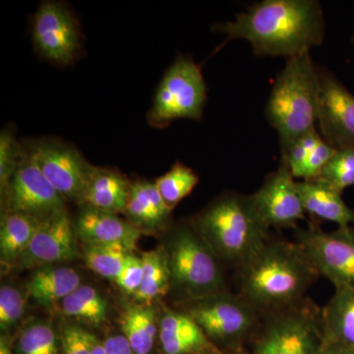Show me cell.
<instances>
[{
  "mask_svg": "<svg viewBox=\"0 0 354 354\" xmlns=\"http://www.w3.org/2000/svg\"><path fill=\"white\" fill-rule=\"evenodd\" d=\"M317 68L321 136L335 150L354 147V95L329 70Z\"/></svg>",
  "mask_w": 354,
  "mask_h": 354,
  "instance_id": "13",
  "label": "cell"
},
{
  "mask_svg": "<svg viewBox=\"0 0 354 354\" xmlns=\"http://www.w3.org/2000/svg\"><path fill=\"white\" fill-rule=\"evenodd\" d=\"M353 41L354 43V32H353Z\"/></svg>",
  "mask_w": 354,
  "mask_h": 354,
  "instance_id": "43",
  "label": "cell"
},
{
  "mask_svg": "<svg viewBox=\"0 0 354 354\" xmlns=\"http://www.w3.org/2000/svg\"><path fill=\"white\" fill-rule=\"evenodd\" d=\"M41 221L25 214L7 212L0 230V255L2 263L17 264L29 246Z\"/></svg>",
  "mask_w": 354,
  "mask_h": 354,
  "instance_id": "23",
  "label": "cell"
},
{
  "mask_svg": "<svg viewBox=\"0 0 354 354\" xmlns=\"http://www.w3.org/2000/svg\"><path fill=\"white\" fill-rule=\"evenodd\" d=\"M131 254V249L121 244L84 243L83 246V257L88 269L111 281L120 276Z\"/></svg>",
  "mask_w": 354,
  "mask_h": 354,
  "instance_id": "27",
  "label": "cell"
},
{
  "mask_svg": "<svg viewBox=\"0 0 354 354\" xmlns=\"http://www.w3.org/2000/svg\"><path fill=\"white\" fill-rule=\"evenodd\" d=\"M250 196L268 228L295 227L299 221L306 220L297 180L281 160L278 169L268 174L259 189Z\"/></svg>",
  "mask_w": 354,
  "mask_h": 354,
  "instance_id": "14",
  "label": "cell"
},
{
  "mask_svg": "<svg viewBox=\"0 0 354 354\" xmlns=\"http://www.w3.org/2000/svg\"><path fill=\"white\" fill-rule=\"evenodd\" d=\"M223 264L239 270L270 239L250 195L230 192L209 203L192 221Z\"/></svg>",
  "mask_w": 354,
  "mask_h": 354,
  "instance_id": "3",
  "label": "cell"
},
{
  "mask_svg": "<svg viewBox=\"0 0 354 354\" xmlns=\"http://www.w3.org/2000/svg\"><path fill=\"white\" fill-rule=\"evenodd\" d=\"M0 354H12V351L9 348L8 342L4 337H2L1 341H0Z\"/></svg>",
  "mask_w": 354,
  "mask_h": 354,
  "instance_id": "40",
  "label": "cell"
},
{
  "mask_svg": "<svg viewBox=\"0 0 354 354\" xmlns=\"http://www.w3.org/2000/svg\"><path fill=\"white\" fill-rule=\"evenodd\" d=\"M131 184L118 171L93 165L81 205L111 213H123L129 199Z\"/></svg>",
  "mask_w": 354,
  "mask_h": 354,
  "instance_id": "20",
  "label": "cell"
},
{
  "mask_svg": "<svg viewBox=\"0 0 354 354\" xmlns=\"http://www.w3.org/2000/svg\"><path fill=\"white\" fill-rule=\"evenodd\" d=\"M317 178L337 192L354 186V147L339 149L324 167Z\"/></svg>",
  "mask_w": 354,
  "mask_h": 354,
  "instance_id": "30",
  "label": "cell"
},
{
  "mask_svg": "<svg viewBox=\"0 0 354 354\" xmlns=\"http://www.w3.org/2000/svg\"><path fill=\"white\" fill-rule=\"evenodd\" d=\"M325 344L354 349V288H337L322 308Z\"/></svg>",
  "mask_w": 354,
  "mask_h": 354,
  "instance_id": "22",
  "label": "cell"
},
{
  "mask_svg": "<svg viewBox=\"0 0 354 354\" xmlns=\"http://www.w3.org/2000/svg\"><path fill=\"white\" fill-rule=\"evenodd\" d=\"M194 354H227V353H223V351H220V349H209V351H200V353H196Z\"/></svg>",
  "mask_w": 354,
  "mask_h": 354,
  "instance_id": "41",
  "label": "cell"
},
{
  "mask_svg": "<svg viewBox=\"0 0 354 354\" xmlns=\"http://www.w3.org/2000/svg\"><path fill=\"white\" fill-rule=\"evenodd\" d=\"M165 202L171 209L188 196L199 183V176L187 165L177 162L164 176L155 181Z\"/></svg>",
  "mask_w": 354,
  "mask_h": 354,
  "instance_id": "29",
  "label": "cell"
},
{
  "mask_svg": "<svg viewBox=\"0 0 354 354\" xmlns=\"http://www.w3.org/2000/svg\"><path fill=\"white\" fill-rule=\"evenodd\" d=\"M167 241L164 247L171 270V290L183 302L227 290L223 263L193 221L176 225Z\"/></svg>",
  "mask_w": 354,
  "mask_h": 354,
  "instance_id": "5",
  "label": "cell"
},
{
  "mask_svg": "<svg viewBox=\"0 0 354 354\" xmlns=\"http://www.w3.org/2000/svg\"><path fill=\"white\" fill-rule=\"evenodd\" d=\"M95 339L92 333L80 326H65L60 337L62 354H90Z\"/></svg>",
  "mask_w": 354,
  "mask_h": 354,
  "instance_id": "34",
  "label": "cell"
},
{
  "mask_svg": "<svg viewBox=\"0 0 354 354\" xmlns=\"http://www.w3.org/2000/svg\"><path fill=\"white\" fill-rule=\"evenodd\" d=\"M77 237L83 243L121 244L134 250L141 230L115 213L82 205L75 225Z\"/></svg>",
  "mask_w": 354,
  "mask_h": 354,
  "instance_id": "16",
  "label": "cell"
},
{
  "mask_svg": "<svg viewBox=\"0 0 354 354\" xmlns=\"http://www.w3.org/2000/svg\"><path fill=\"white\" fill-rule=\"evenodd\" d=\"M206 101L201 67L192 58L179 55L162 77L147 120L158 129L176 120H201Z\"/></svg>",
  "mask_w": 354,
  "mask_h": 354,
  "instance_id": "8",
  "label": "cell"
},
{
  "mask_svg": "<svg viewBox=\"0 0 354 354\" xmlns=\"http://www.w3.org/2000/svg\"><path fill=\"white\" fill-rule=\"evenodd\" d=\"M24 156V146L20 145L13 131L2 130L0 135V181L2 190L6 187Z\"/></svg>",
  "mask_w": 354,
  "mask_h": 354,
  "instance_id": "32",
  "label": "cell"
},
{
  "mask_svg": "<svg viewBox=\"0 0 354 354\" xmlns=\"http://www.w3.org/2000/svg\"><path fill=\"white\" fill-rule=\"evenodd\" d=\"M4 195L7 212L25 214L39 221L65 209V200L26 150L24 158L4 188Z\"/></svg>",
  "mask_w": 354,
  "mask_h": 354,
  "instance_id": "11",
  "label": "cell"
},
{
  "mask_svg": "<svg viewBox=\"0 0 354 354\" xmlns=\"http://www.w3.org/2000/svg\"><path fill=\"white\" fill-rule=\"evenodd\" d=\"M75 225L66 209L39 223L38 230L17 264L19 267L41 268L76 259L78 246Z\"/></svg>",
  "mask_w": 354,
  "mask_h": 354,
  "instance_id": "15",
  "label": "cell"
},
{
  "mask_svg": "<svg viewBox=\"0 0 354 354\" xmlns=\"http://www.w3.org/2000/svg\"><path fill=\"white\" fill-rule=\"evenodd\" d=\"M37 51L53 64L68 65L80 48L78 23L68 7L59 1H44L32 22Z\"/></svg>",
  "mask_w": 354,
  "mask_h": 354,
  "instance_id": "12",
  "label": "cell"
},
{
  "mask_svg": "<svg viewBox=\"0 0 354 354\" xmlns=\"http://www.w3.org/2000/svg\"><path fill=\"white\" fill-rule=\"evenodd\" d=\"M212 30L245 39L257 57L288 58L322 44L325 19L317 0H263Z\"/></svg>",
  "mask_w": 354,
  "mask_h": 354,
  "instance_id": "1",
  "label": "cell"
},
{
  "mask_svg": "<svg viewBox=\"0 0 354 354\" xmlns=\"http://www.w3.org/2000/svg\"><path fill=\"white\" fill-rule=\"evenodd\" d=\"M322 139L320 133L317 129L304 135L297 139L285 153L281 155V160L288 165V169L295 179H299L300 174L309 156Z\"/></svg>",
  "mask_w": 354,
  "mask_h": 354,
  "instance_id": "33",
  "label": "cell"
},
{
  "mask_svg": "<svg viewBox=\"0 0 354 354\" xmlns=\"http://www.w3.org/2000/svg\"><path fill=\"white\" fill-rule=\"evenodd\" d=\"M143 261V279L135 298L142 302L165 297L171 290V270L165 247L149 251L141 256Z\"/></svg>",
  "mask_w": 354,
  "mask_h": 354,
  "instance_id": "24",
  "label": "cell"
},
{
  "mask_svg": "<svg viewBox=\"0 0 354 354\" xmlns=\"http://www.w3.org/2000/svg\"><path fill=\"white\" fill-rule=\"evenodd\" d=\"M239 354H252V353H251L250 351H248V349L245 348V349H243V351H242L241 353Z\"/></svg>",
  "mask_w": 354,
  "mask_h": 354,
  "instance_id": "42",
  "label": "cell"
},
{
  "mask_svg": "<svg viewBox=\"0 0 354 354\" xmlns=\"http://www.w3.org/2000/svg\"><path fill=\"white\" fill-rule=\"evenodd\" d=\"M143 279V261L131 254L128 258L120 276L115 279L116 285L127 295H135Z\"/></svg>",
  "mask_w": 354,
  "mask_h": 354,
  "instance_id": "35",
  "label": "cell"
},
{
  "mask_svg": "<svg viewBox=\"0 0 354 354\" xmlns=\"http://www.w3.org/2000/svg\"><path fill=\"white\" fill-rule=\"evenodd\" d=\"M25 297L12 286L0 288V329L7 333L13 330L25 314Z\"/></svg>",
  "mask_w": 354,
  "mask_h": 354,
  "instance_id": "31",
  "label": "cell"
},
{
  "mask_svg": "<svg viewBox=\"0 0 354 354\" xmlns=\"http://www.w3.org/2000/svg\"><path fill=\"white\" fill-rule=\"evenodd\" d=\"M82 285L76 270L64 266L38 268L28 281V295L41 306L50 308Z\"/></svg>",
  "mask_w": 354,
  "mask_h": 354,
  "instance_id": "21",
  "label": "cell"
},
{
  "mask_svg": "<svg viewBox=\"0 0 354 354\" xmlns=\"http://www.w3.org/2000/svg\"><path fill=\"white\" fill-rule=\"evenodd\" d=\"M102 344L106 354H135L124 335H111L102 342Z\"/></svg>",
  "mask_w": 354,
  "mask_h": 354,
  "instance_id": "37",
  "label": "cell"
},
{
  "mask_svg": "<svg viewBox=\"0 0 354 354\" xmlns=\"http://www.w3.org/2000/svg\"><path fill=\"white\" fill-rule=\"evenodd\" d=\"M90 354H106L102 342H100L99 339H95Z\"/></svg>",
  "mask_w": 354,
  "mask_h": 354,
  "instance_id": "39",
  "label": "cell"
},
{
  "mask_svg": "<svg viewBox=\"0 0 354 354\" xmlns=\"http://www.w3.org/2000/svg\"><path fill=\"white\" fill-rule=\"evenodd\" d=\"M297 186L306 214L332 221L337 227H354V209L344 202L342 193L318 178L297 181Z\"/></svg>",
  "mask_w": 354,
  "mask_h": 354,
  "instance_id": "18",
  "label": "cell"
},
{
  "mask_svg": "<svg viewBox=\"0 0 354 354\" xmlns=\"http://www.w3.org/2000/svg\"><path fill=\"white\" fill-rule=\"evenodd\" d=\"M183 304L212 344L227 354L246 348L263 316L245 298L227 290Z\"/></svg>",
  "mask_w": 354,
  "mask_h": 354,
  "instance_id": "7",
  "label": "cell"
},
{
  "mask_svg": "<svg viewBox=\"0 0 354 354\" xmlns=\"http://www.w3.org/2000/svg\"><path fill=\"white\" fill-rule=\"evenodd\" d=\"M171 211L155 183L147 180L132 183L129 199L123 213L133 225L139 230H165L169 227Z\"/></svg>",
  "mask_w": 354,
  "mask_h": 354,
  "instance_id": "19",
  "label": "cell"
},
{
  "mask_svg": "<svg viewBox=\"0 0 354 354\" xmlns=\"http://www.w3.org/2000/svg\"><path fill=\"white\" fill-rule=\"evenodd\" d=\"M324 354H354V349L339 346H327L325 344Z\"/></svg>",
  "mask_w": 354,
  "mask_h": 354,
  "instance_id": "38",
  "label": "cell"
},
{
  "mask_svg": "<svg viewBox=\"0 0 354 354\" xmlns=\"http://www.w3.org/2000/svg\"><path fill=\"white\" fill-rule=\"evenodd\" d=\"M24 148L65 201L81 204L93 165L76 148L57 139L36 140Z\"/></svg>",
  "mask_w": 354,
  "mask_h": 354,
  "instance_id": "10",
  "label": "cell"
},
{
  "mask_svg": "<svg viewBox=\"0 0 354 354\" xmlns=\"http://www.w3.org/2000/svg\"><path fill=\"white\" fill-rule=\"evenodd\" d=\"M295 242L319 277L337 288H354V227L325 232L315 223L299 228Z\"/></svg>",
  "mask_w": 354,
  "mask_h": 354,
  "instance_id": "9",
  "label": "cell"
},
{
  "mask_svg": "<svg viewBox=\"0 0 354 354\" xmlns=\"http://www.w3.org/2000/svg\"><path fill=\"white\" fill-rule=\"evenodd\" d=\"M121 329L135 354H150L158 335L155 311L141 305L129 307L123 314Z\"/></svg>",
  "mask_w": 354,
  "mask_h": 354,
  "instance_id": "25",
  "label": "cell"
},
{
  "mask_svg": "<svg viewBox=\"0 0 354 354\" xmlns=\"http://www.w3.org/2000/svg\"><path fill=\"white\" fill-rule=\"evenodd\" d=\"M237 272L239 295L262 314L304 301L319 277L297 242L272 237Z\"/></svg>",
  "mask_w": 354,
  "mask_h": 354,
  "instance_id": "2",
  "label": "cell"
},
{
  "mask_svg": "<svg viewBox=\"0 0 354 354\" xmlns=\"http://www.w3.org/2000/svg\"><path fill=\"white\" fill-rule=\"evenodd\" d=\"M249 344L252 354H324L322 309L306 298L263 314Z\"/></svg>",
  "mask_w": 354,
  "mask_h": 354,
  "instance_id": "6",
  "label": "cell"
},
{
  "mask_svg": "<svg viewBox=\"0 0 354 354\" xmlns=\"http://www.w3.org/2000/svg\"><path fill=\"white\" fill-rule=\"evenodd\" d=\"M62 313L92 326H101L109 316L108 300L94 286L81 285L60 304Z\"/></svg>",
  "mask_w": 354,
  "mask_h": 354,
  "instance_id": "26",
  "label": "cell"
},
{
  "mask_svg": "<svg viewBox=\"0 0 354 354\" xmlns=\"http://www.w3.org/2000/svg\"><path fill=\"white\" fill-rule=\"evenodd\" d=\"M158 341L164 354H194L218 349L183 310H167L158 321Z\"/></svg>",
  "mask_w": 354,
  "mask_h": 354,
  "instance_id": "17",
  "label": "cell"
},
{
  "mask_svg": "<svg viewBox=\"0 0 354 354\" xmlns=\"http://www.w3.org/2000/svg\"><path fill=\"white\" fill-rule=\"evenodd\" d=\"M15 353L62 354V341L50 323L32 321L18 337Z\"/></svg>",
  "mask_w": 354,
  "mask_h": 354,
  "instance_id": "28",
  "label": "cell"
},
{
  "mask_svg": "<svg viewBox=\"0 0 354 354\" xmlns=\"http://www.w3.org/2000/svg\"><path fill=\"white\" fill-rule=\"evenodd\" d=\"M318 102V68L310 51L286 58L265 108L266 118L278 132L281 155L315 129Z\"/></svg>",
  "mask_w": 354,
  "mask_h": 354,
  "instance_id": "4",
  "label": "cell"
},
{
  "mask_svg": "<svg viewBox=\"0 0 354 354\" xmlns=\"http://www.w3.org/2000/svg\"><path fill=\"white\" fill-rule=\"evenodd\" d=\"M335 151L337 150L329 145L325 140L321 139L313 152L309 156L308 160L305 162L299 179L310 180V179L317 178L335 155Z\"/></svg>",
  "mask_w": 354,
  "mask_h": 354,
  "instance_id": "36",
  "label": "cell"
}]
</instances>
